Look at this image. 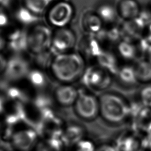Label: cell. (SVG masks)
Masks as SVG:
<instances>
[{"instance_id": "cell-25", "label": "cell", "mask_w": 151, "mask_h": 151, "mask_svg": "<svg viewBox=\"0 0 151 151\" xmlns=\"http://www.w3.org/2000/svg\"><path fill=\"white\" fill-rule=\"evenodd\" d=\"M139 100L145 107L151 109V83L142 88L139 92Z\"/></svg>"}, {"instance_id": "cell-1", "label": "cell", "mask_w": 151, "mask_h": 151, "mask_svg": "<svg viewBox=\"0 0 151 151\" xmlns=\"http://www.w3.org/2000/svg\"><path fill=\"white\" fill-rule=\"evenodd\" d=\"M51 68L58 80L70 83L82 76L84 72V62L77 54L65 52L58 54L53 58Z\"/></svg>"}, {"instance_id": "cell-13", "label": "cell", "mask_w": 151, "mask_h": 151, "mask_svg": "<svg viewBox=\"0 0 151 151\" xmlns=\"http://www.w3.org/2000/svg\"><path fill=\"white\" fill-rule=\"evenodd\" d=\"M119 12L126 20L134 19L140 13L139 4L136 0H122L119 5Z\"/></svg>"}, {"instance_id": "cell-10", "label": "cell", "mask_w": 151, "mask_h": 151, "mask_svg": "<svg viewBox=\"0 0 151 151\" xmlns=\"http://www.w3.org/2000/svg\"><path fill=\"white\" fill-rule=\"evenodd\" d=\"M78 95V91L71 86L62 85L57 87L54 97L57 102L63 106H70L74 104Z\"/></svg>"}, {"instance_id": "cell-20", "label": "cell", "mask_w": 151, "mask_h": 151, "mask_svg": "<svg viewBox=\"0 0 151 151\" xmlns=\"http://www.w3.org/2000/svg\"><path fill=\"white\" fill-rule=\"evenodd\" d=\"M52 0H24L25 7L35 15L42 13Z\"/></svg>"}, {"instance_id": "cell-12", "label": "cell", "mask_w": 151, "mask_h": 151, "mask_svg": "<svg viewBox=\"0 0 151 151\" xmlns=\"http://www.w3.org/2000/svg\"><path fill=\"white\" fill-rule=\"evenodd\" d=\"M133 129L141 134L151 133V109L143 107L133 119Z\"/></svg>"}, {"instance_id": "cell-21", "label": "cell", "mask_w": 151, "mask_h": 151, "mask_svg": "<svg viewBox=\"0 0 151 151\" xmlns=\"http://www.w3.org/2000/svg\"><path fill=\"white\" fill-rule=\"evenodd\" d=\"M118 50L120 55L126 60L133 59L137 52L135 46L130 41L126 40L119 44Z\"/></svg>"}, {"instance_id": "cell-14", "label": "cell", "mask_w": 151, "mask_h": 151, "mask_svg": "<svg viewBox=\"0 0 151 151\" xmlns=\"http://www.w3.org/2000/svg\"><path fill=\"white\" fill-rule=\"evenodd\" d=\"M10 48L15 52H21L28 48V34L24 31L16 30L8 38Z\"/></svg>"}, {"instance_id": "cell-18", "label": "cell", "mask_w": 151, "mask_h": 151, "mask_svg": "<svg viewBox=\"0 0 151 151\" xmlns=\"http://www.w3.org/2000/svg\"><path fill=\"white\" fill-rule=\"evenodd\" d=\"M97 58L100 65L106 71L113 74H117L119 68H118L116 60L112 54L108 52H102Z\"/></svg>"}, {"instance_id": "cell-15", "label": "cell", "mask_w": 151, "mask_h": 151, "mask_svg": "<svg viewBox=\"0 0 151 151\" xmlns=\"http://www.w3.org/2000/svg\"><path fill=\"white\" fill-rule=\"evenodd\" d=\"M84 134V129L81 126L75 124H70L63 132V137L64 144L67 145H77L82 140Z\"/></svg>"}, {"instance_id": "cell-11", "label": "cell", "mask_w": 151, "mask_h": 151, "mask_svg": "<svg viewBox=\"0 0 151 151\" xmlns=\"http://www.w3.org/2000/svg\"><path fill=\"white\" fill-rule=\"evenodd\" d=\"M118 151H146L145 149L141 135L132 133L124 135L117 142Z\"/></svg>"}, {"instance_id": "cell-29", "label": "cell", "mask_w": 151, "mask_h": 151, "mask_svg": "<svg viewBox=\"0 0 151 151\" xmlns=\"http://www.w3.org/2000/svg\"><path fill=\"white\" fill-rule=\"evenodd\" d=\"M76 151H96L94 145L88 140H81L77 145Z\"/></svg>"}, {"instance_id": "cell-23", "label": "cell", "mask_w": 151, "mask_h": 151, "mask_svg": "<svg viewBox=\"0 0 151 151\" xmlns=\"http://www.w3.org/2000/svg\"><path fill=\"white\" fill-rule=\"evenodd\" d=\"M27 77L28 81L35 87L42 88L47 83V80L44 74L38 70L29 71Z\"/></svg>"}, {"instance_id": "cell-31", "label": "cell", "mask_w": 151, "mask_h": 151, "mask_svg": "<svg viewBox=\"0 0 151 151\" xmlns=\"http://www.w3.org/2000/svg\"><path fill=\"white\" fill-rule=\"evenodd\" d=\"M96 151H118L117 149L110 145H104L99 147L96 149Z\"/></svg>"}, {"instance_id": "cell-4", "label": "cell", "mask_w": 151, "mask_h": 151, "mask_svg": "<svg viewBox=\"0 0 151 151\" xmlns=\"http://www.w3.org/2000/svg\"><path fill=\"white\" fill-rule=\"evenodd\" d=\"M76 113L84 120H92L99 113V101L93 94L78 91L74 104Z\"/></svg>"}, {"instance_id": "cell-34", "label": "cell", "mask_w": 151, "mask_h": 151, "mask_svg": "<svg viewBox=\"0 0 151 151\" xmlns=\"http://www.w3.org/2000/svg\"><path fill=\"white\" fill-rule=\"evenodd\" d=\"M11 0H1V5L4 6V7L8 6L9 2H10Z\"/></svg>"}, {"instance_id": "cell-28", "label": "cell", "mask_w": 151, "mask_h": 151, "mask_svg": "<svg viewBox=\"0 0 151 151\" xmlns=\"http://www.w3.org/2000/svg\"><path fill=\"white\" fill-rule=\"evenodd\" d=\"M37 57L36 58L37 63L38 64L42 67H45L48 65H50L52 61L53 58H51V54L49 52L45 51L40 54H37Z\"/></svg>"}, {"instance_id": "cell-22", "label": "cell", "mask_w": 151, "mask_h": 151, "mask_svg": "<svg viewBox=\"0 0 151 151\" xmlns=\"http://www.w3.org/2000/svg\"><path fill=\"white\" fill-rule=\"evenodd\" d=\"M17 19L24 25H30L37 21L35 14L28 10L26 7L19 8L16 12Z\"/></svg>"}, {"instance_id": "cell-24", "label": "cell", "mask_w": 151, "mask_h": 151, "mask_svg": "<svg viewBox=\"0 0 151 151\" xmlns=\"http://www.w3.org/2000/svg\"><path fill=\"white\" fill-rule=\"evenodd\" d=\"M101 19L97 15L91 14L85 19V26L90 31L96 32L101 28Z\"/></svg>"}, {"instance_id": "cell-8", "label": "cell", "mask_w": 151, "mask_h": 151, "mask_svg": "<svg viewBox=\"0 0 151 151\" xmlns=\"http://www.w3.org/2000/svg\"><path fill=\"white\" fill-rule=\"evenodd\" d=\"M75 42L76 37L74 33L71 30L64 27L58 28L53 34L51 47L54 52L60 54L65 53L72 48Z\"/></svg>"}, {"instance_id": "cell-32", "label": "cell", "mask_w": 151, "mask_h": 151, "mask_svg": "<svg viewBox=\"0 0 151 151\" xmlns=\"http://www.w3.org/2000/svg\"><path fill=\"white\" fill-rule=\"evenodd\" d=\"M8 22V18L6 17V15L1 12V26H5Z\"/></svg>"}, {"instance_id": "cell-7", "label": "cell", "mask_w": 151, "mask_h": 151, "mask_svg": "<svg viewBox=\"0 0 151 151\" xmlns=\"http://www.w3.org/2000/svg\"><path fill=\"white\" fill-rule=\"evenodd\" d=\"M29 71L27 61L19 56H14L7 61L4 76L7 80L15 81L27 76Z\"/></svg>"}, {"instance_id": "cell-6", "label": "cell", "mask_w": 151, "mask_h": 151, "mask_svg": "<svg viewBox=\"0 0 151 151\" xmlns=\"http://www.w3.org/2000/svg\"><path fill=\"white\" fill-rule=\"evenodd\" d=\"M107 72L98 68H89L83 73L82 82L90 88L100 90L107 89L112 83L111 78Z\"/></svg>"}, {"instance_id": "cell-5", "label": "cell", "mask_w": 151, "mask_h": 151, "mask_svg": "<svg viewBox=\"0 0 151 151\" xmlns=\"http://www.w3.org/2000/svg\"><path fill=\"white\" fill-rule=\"evenodd\" d=\"M73 6L68 2L62 1L55 3L48 13L50 23L58 28H64L70 22L73 16Z\"/></svg>"}, {"instance_id": "cell-19", "label": "cell", "mask_w": 151, "mask_h": 151, "mask_svg": "<svg viewBox=\"0 0 151 151\" xmlns=\"http://www.w3.org/2000/svg\"><path fill=\"white\" fill-rule=\"evenodd\" d=\"M97 15L102 21L110 22L115 20L117 16V11L111 5L103 4L98 8Z\"/></svg>"}, {"instance_id": "cell-3", "label": "cell", "mask_w": 151, "mask_h": 151, "mask_svg": "<svg viewBox=\"0 0 151 151\" xmlns=\"http://www.w3.org/2000/svg\"><path fill=\"white\" fill-rule=\"evenodd\" d=\"M52 38L53 34L49 28L37 25L28 34V49L35 54L47 51L51 47Z\"/></svg>"}, {"instance_id": "cell-16", "label": "cell", "mask_w": 151, "mask_h": 151, "mask_svg": "<svg viewBox=\"0 0 151 151\" xmlns=\"http://www.w3.org/2000/svg\"><path fill=\"white\" fill-rule=\"evenodd\" d=\"M134 67L139 83L145 84L151 83V63L149 61H140Z\"/></svg>"}, {"instance_id": "cell-33", "label": "cell", "mask_w": 151, "mask_h": 151, "mask_svg": "<svg viewBox=\"0 0 151 151\" xmlns=\"http://www.w3.org/2000/svg\"><path fill=\"white\" fill-rule=\"evenodd\" d=\"M146 55H147V60L151 63V46L146 51Z\"/></svg>"}, {"instance_id": "cell-2", "label": "cell", "mask_w": 151, "mask_h": 151, "mask_svg": "<svg viewBox=\"0 0 151 151\" xmlns=\"http://www.w3.org/2000/svg\"><path fill=\"white\" fill-rule=\"evenodd\" d=\"M99 113L107 122L119 124L130 117V104L121 95L109 92L100 96Z\"/></svg>"}, {"instance_id": "cell-35", "label": "cell", "mask_w": 151, "mask_h": 151, "mask_svg": "<svg viewBox=\"0 0 151 151\" xmlns=\"http://www.w3.org/2000/svg\"><path fill=\"white\" fill-rule=\"evenodd\" d=\"M150 151H151V149H150Z\"/></svg>"}, {"instance_id": "cell-26", "label": "cell", "mask_w": 151, "mask_h": 151, "mask_svg": "<svg viewBox=\"0 0 151 151\" xmlns=\"http://www.w3.org/2000/svg\"><path fill=\"white\" fill-rule=\"evenodd\" d=\"M7 96L12 100H17L18 102L20 101H24L27 99L26 96L24 92L19 88L15 87H11L7 90Z\"/></svg>"}, {"instance_id": "cell-9", "label": "cell", "mask_w": 151, "mask_h": 151, "mask_svg": "<svg viewBox=\"0 0 151 151\" xmlns=\"http://www.w3.org/2000/svg\"><path fill=\"white\" fill-rule=\"evenodd\" d=\"M37 139V132L32 129L20 130L13 133L11 137L14 147L20 151H29L35 145Z\"/></svg>"}, {"instance_id": "cell-17", "label": "cell", "mask_w": 151, "mask_h": 151, "mask_svg": "<svg viewBox=\"0 0 151 151\" xmlns=\"http://www.w3.org/2000/svg\"><path fill=\"white\" fill-rule=\"evenodd\" d=\"M117 75L119 80L124 86H134L139 83L134 67L125 65L119 68Z\"/></svg>"}, {"instance_id": "cell-27", "label": "cell", "mask_w": 151, "mask_h": 151, "mask_svg": "<svg viewBox=\"0 0 151 151\" xmlns=\"http://www.w3.org/2000/svg\"><path fill=\"white\" fill-rule=\"evenodd\" d=\"M51 100L49 97L45 95H38L34 100V104L40 111L45 109L50 108Z\"/></svg>"}, {"instance_id": "cell-30", "label": "cell", "mask_w": 151, "mask_h": 151, "mask_svg": "<svg viewBox=\"0 0 151 151\" xmlns=\"http://www.w3.org/2000/svg\"><path fill=\"white\" fill-rule=\"evenodd\" d=\"M37 151H56L52 147H51L46 142L43 143H41L38 145Z\"/></svg>"}]
</instances>
